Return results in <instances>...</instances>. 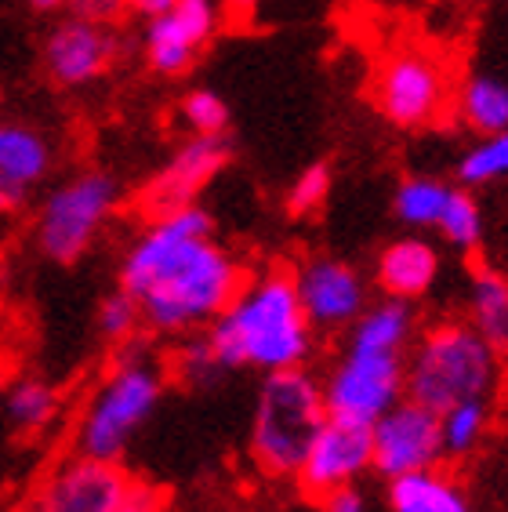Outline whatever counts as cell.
<instances>
[{"mask_svg": "<svg viewBox=\"0 0 508 512\" xmlns=\"http://www.w3.org/2000/svg\"><path fill=\"white\" fill-rule=\"evenodd\" d=\"M240 284L244 269L215 240V218L200 204L153 215L120 262V287L138 298L146 327L160 335L207 331Z\"/></svg>", "mask_w": 508, "mask_h": 512, "instance_id": "cell-1", "label": "cell"}, {"mask_svg": "<svg viewBox=\"0 0 508 512\" xmlns=\"http://www.w3.org/2000/svg\"><path fill=\"white\" fill-rule=\"evenodd\" d=\"M204 335L225 371L254 367L273 375L305 367L313 356L316 327L302 309L294 273L265 269L240 284L236 298L211 320Z\"/></svg>", "mask_w": 508, "mask_h": 512, "instance_id": "cell-2", "label": "cell"}, {"mask_svg": "<svg viewBox=\"0 0 508 512\" xmlns=\"http://www.w3.org/2000/svg\"><path fill=\"white\" fill-rule=\"evenodd\" d=\"M501 382V353L472 324H436L407 356V396L432 411L461 400H490Z\"/></svg>", "mask_w": 508, "mask_h": 512, "instance_id": "cell-3", "label": "cell"}, {"mask_svg": "<svg viewBox=\"0 0 508 512\" xmlns=\"http://www.w3.org/2000/svg\"><path fill=\"white\" fill-rule=\"evenodd\" d=\"M327 422L323 382L305 367L265 375L251 418V458L265 476L284 480L298 473L305 451Z\"/></svg>", "mask_w": 508, "mask_h": 512, "instance_id": "cell-4", "label": "cell"}, {"mask_svg": "<svg viewBox=\"0 0 508 512\" xmlns=\"http://www.w3.org/2000/svg\"><path fill=\"white\" fill-rule=\"evenodd\" d=\"M164 396V371L146 349H124L109 367L77 425V451L117 462Z\"/></svg>", "mask_w": 508, "mask_h": 512, "instance_id": "cell-5", "label": "cell"}, {"mask_svg": "<svg viewBox=\"0 0 508 512\" xmlns=\"http://www.w3.org/2000/svg\"><path fill=\"white\" fill-rule=\"evenodd\" d=\"M120 204V182L91 168L66 178L44 197L37 211V247L51 262H77Z\"/></svg>", "mask_w": 508, "mask_h": 512, "instance_id": "cell-6", "label": "cell"}, {"mask_svg": "<svg viewBox=\"0 0 508 512\" xmlns=\"http://www.w3.org/2000/svg\"><path fill=\"white\" fill-rule=\"evenodd\" d=\"M407 353H385L345 342L342 356L323 378V400L331 418L374 425L396 400L407 396Z\"/></svg>", "mask_w": 508, "mask_h": 512, "instance_id": "cell-7", "label": "cell"}, {"mask_svg": "<svg viewBox=\"0 0 508 512\" xmlns=\"http://www.w3.org/2000/svg\"><path fill=\"white\" fill-rule=\"evenodd\" d=\"M450 99L440 59L421 48H396L374 73V106L392 128L418 131L436 124Z\"/></svg>", "mask_w": 508, "mask_h": 512, "instance_id": "cell-8", "label": "cell"}, {"mask_svg": "<svg viewBox=\"0 0 508 512\" xmlns=\"http://www.w3.org/2000/svg\"><path fill=\"white\" fill-rule=\"evenodd\" d=\"M371 447L374 469L385 480L421 473V469H436L443 458L440 411L403 396L371 425Z\"/></svg>", "mask_w": 508, "mask_h": 512, "instance_id": "cell-9", "label": "cell"}, {"mask_svg": "<svg viewBox=\"0 0 508 512\" xmlns=\"http://www.w3.org/2000/svg\"><path fill=\"white\" fill-rule=\"evenodd\" d=\"M367 469H374L371 425L345 422V418L327 414V422L313 436L294 480L302 483V491L309 498H327L342 487H352Z\"/></svg>", "mask_w": 508, "mask_h": 512, "instance_id": "cell-10", "label": "cell"}, {"mask_svg": "<svg viewBox=\"0 0 508 512\" xmlns=\"http://www.w3.org/2000/svg\"><path fill=\"white\" fill-rule=\"evenodd\" d=\"M222 0H178L175 8L149 19L142 55L157 77H182L196 62V55L215 40L222 26Z\"/></svg>", "mask_w": 508, "mask_h": 512, "instance_id": "cell-11", "label": "cell"}, {"mask_svg": "<svg viewBox=\"0 0 508 512\" xmlns=\"http://www.w3.org/2000/svg\"><path fill=\"white\" fill-rule=\"evenodd\" d=\"M131 476L120 462L77 454L48 476L37 498V512H120Z\"/></svg>", "mask_w": 508, "mask_h": 512, "instance_id": "cell-12", "label": "cell"}, {"mask_svg": "<svg viewBox=\"0 0 508 512\" xmlns=\"http://www.w3.org/2000/svg\"><path fill=\"white\" fill-rule=\"evenodd\" d=\"M298 298L316 331H345L367 309V284L356 266L342 258H309L298 273Z\"/></svg>", "mask_w": 508, "mask_h": 512, "instance_id": "cell-13", "label": "cell"}, {"mask_svg": "<svg viewBox=\"0 0 508 512\" xmlns=\"http://www.w3.org/2000/svg\"><path fill=\"white\" fill-rule=\"evenodd\" d=\"M117 62V37L106 22L80 15L62 19L44 40V69L59 88H88Z\"/></svg>", "mask_w": 508, "mask_h": 512, "instance_id": "cell-14", "label": "cell"}, {"mask_svg": "<svg viewBox=\"0 0 508 512\" xmlns=\"http://www.w3.org/2000/svg\"><path fill=\"white\" fill-rule=\"evenodd\" d=\"M229 164V142L225 135H189L182 146L171 153L164 168L153 175L146 189V211L164 215L175 207L196 204L200 189Z\"/></svg>", "mask_w": 508, "mask_h": 512, "instance_id": "cell-15", "label": "cell"}, {"mask_svg": "<svg viewBox=\"0 0 508 512\" xmlns=\"http://www.w3.org/2000/svg\"><path fill=\"white\" fill-rule=\"evenodd\" d=\"M436 276H440V251L421 237L392 240L378 255V287L389 298L414 302L429 295Z\"/></svg>", "mask_w": 508, "mask_h": 512, "instance_id": "cell-16", "label": "cell"}, {"mask_svg": "<svg viewBox=\"0 0 508 512\" xmlns=\"http://www.w3.org/2000/svg\"><path fill=\"white\" fill-rule=\"evenodd\" d=\"M51 164H55V146L37 124L19 117L0 120V175L33 189L51 175Z\"/></svg>", "mask_w": 508, "mask_h": 512, "instance_id": "cell-17", "label": "cell"}, {"mask_svg": "<svg viewBox=\"0 0 508 512\" xmlns=\"http://www.w3.org/2000/svg\"><path fill=\"white\" fill-rule=\"evenodd\" d=\"M389 509L392 512H472L469 498L447 473L421 469L389 480Z\"/></svg>", "mask_w": 508, "mask_h": 512, "instance_id": "cell-18", "label": "cell"}, {"mask_svg": "<svg viewBox=\"0 0 508 512\" xmlns=\"http://www.w3.org/2000/svg\"><path fill=\"white\" fill-rule=\"evenodd\" d=\"M414 338V309L403 298H381L367 306L356 324L349 327L352 345H367V349H385V353H407Z\"/></svg>", "mask_w": 508, "mask_h": 512, "instance_id": "cell-19", "label": "cell"}, {"mask_svg": "<svg viewBox=\"0 0 508 512\" xmlns=\"http://www.w3.org/2000/svg\"><path fill=\"white\" fill-rule=\"evenodd\" d=\"M458 117L479 138L508 128V80L494 73H472L458 88Z\"/></svg>", "mask_w": 508, "mask_h": 512, "instance_id": "cell-20", "label": "cell"}, {"mask_svg": "<svg viewBox=\"0 0 508 512\" xmlns=\"http://www.w3.org/2000/svg\"><path fill=\"white\" fill-rule=\"evenodd\" d=\"M472 327L487 338L501 356L508 353V280L494 269H479L469 284Z\"/></svg>", "mask_w": 508, "mask_h": 512, "instance_id": "cell-21", "label": "cell"}, {"mask_svg": "<svg viewBox=\"0 0 508 512\" xmlns=\"http://www.w3.org/2000/svg\"><path fill=\"white\" fill-rule=\"evenodd\" d=\"M450 189L443 178L436 175H411L403 178L396 193H392V211L400 218L403 226L411 229H436L443 207L450 200Z\"/></svg>", "mask_w": 508, "mask_h": 512, "instance_id": "cell-22", "label": "cell"}, {"mask_svg": "<svg viewBox=\"0 0 508 512\" xmlns=\"http://www.w3.org/2000/svg\"><path fill=\"white\" fill-rule=\"evenodd\" d=\"M490 429V400H461L440 411V433H443V454L465 458L472 454Z\"/></svg>", "mask_w": 508, "mask_h": 512, "instance_id": "cell-23", "label": "cell"}, {"mask_svg": "<svg viewBox=\"0 0 508 512\" xmlns=\"http://www.w3.org/2000/svg\"><path fill=\"white\" fill-rule=\"evenodd\" d=\"M4 411H8L15 429L40 433L59 414V393H55V385L40 382V378H19L4 396Z\"/></svg>", "mask_w": 508, "mask_h": 512, "instance_id": "cell-24", "label": "cell"}, {"mask_svg": "<svg viewBox=\"0 0 508 512\" xmlns=\"http://www.w3.org/2000/svg\"><path fill=\"white\" fill-rule=\"evenodd\" d=\"M498 178H508V128L494 131V135H483L458 160L461 186H490Z\"/></svg>", "mask_w": 508, "mask_h": 512, "instance_id": "cell-25", "label": "cell"}, {"mask_svg": "<svg viewBox=\"0 0 508 512\" xmlns=\"http://www.w3.org/2000/svg\"><path fill=\"white\" fill-rule=\"evenodd\" d=\"M436 229H440V237L447 240L450 247H458V251L479 247V240H483V207L476 204L469 186L450 189V200H447V207H443Z\"/></svg>", "mask_w": 508, "mask_h": 512, "instance_id": "cell-26", "label": "cell"}, {"mask_svg": "<svg viewBox=\"0 0 508 512\" xmlns=\"http://www.w3.org/2000/svg\"><path fill=\"white\" fill-rule=\"evenodd\" d=\"M182 124L193 135H225L229 131V102L215 88H193L178 102Z\"/></svg>", "mask_w": 508, "mask_h": 512, "instance_id": "cell-27", "label": "cell"}, {"mask_svg": "<svg viewBox=\"0 0 508 512\" xmlns=\"http://www.w3.org/2000/svg\"><path fill=\"white\" fill-rule=\"evenodd\" d=\"M95 320H98V335L113 345L131 342L138 327L146 324V320H142V306H138V298L131 295V291H124V287L102 298Z\"/></svg>", "mask_w": 508, "mask_h": 512, "instance_id": "cell-28", "label": "cell"}, {"mask_svg": "<svg viewBox=\"0 0 508 512\" xmlns=\"http://www.w3.org/2000/svg\"><path fill=\"white\" fill-rule=\"evenodd\" d=\"M331 168L323 164V160H316V164H309V168H302L298 175H294L291 189H287V211H291L294 218L302 215H313V211H320L323 204H327V197H331Z\"/></svg>", "mask_w": 508, "mask_h": 512, "instance_id": "cell-29", "label": "cell"}, {"mask_svg": "<svg viewBox=\"0 0 508 512\" xmlns=\"http://www.w3.org/2000/svg\"><path fill=\"white\" fill-rule=\"evenodd\" d=\"M222 371L225 367L215 356V349H211V342H207V335L189 338L175 356V375L182 378L189 389H207V385H215Z\"/></svg>", "mask_w": 508, "mask_h": 512, "instance_id": "cell-30", "label": "cell"}, {"mask_svg": "<svg viewBox=\"0 0 508 512\" xmlns=\"http://www.w3.org/2000/svg\"><path fill=\"white\" fill-rule=\"evenodd\" d=\"M69 15H80V19H91V22H113L120 11L127 8V0H69L66 4Z\"/></svg>", "mask_w": 508, "mask_h": 512, "instance_id": "cell-31", "label": "cell"}, {"mask_svg": "<svg viewBox=\"0 0 508 512\" xmlns=\"http://www.w3.org/2000/svg\"><path fill=\"white\" fill-rule=\"evenodd\" d=\"M160 509H164V498H160L157 487L131 480V487H127V498H124V505H120V512H160Z\"/></svg>", "mask_w": 508, "mask_h": 512, "instance_id": "cell-32", "label": "cell"}, {"mask_svg": "<svg viewBox=\"0 0 508 512\" xmlns=\"http://www.w3.org/2000/svg\"><path fill=\"white\" fill-rule=\"evenodd\" d=\"M320 512H367V498L356 487H342V491L320 498Z\"/></svg>", "mask_w": 508, "mask_h": 512, "instance_id": "cell-33", "label": "cell"}, {"mask_svg": "<svg viewBox=\"0 0 508 512\" xmlns=\"http://www.w3.org/2000/svg\"><path fill=\"white\" fill-rule=\"evenodd\" d=\"M26 200H30V186H22V182H15V178L0 175V215H15V211H22Z\"/></svg>", "mask_w": 508, "mask_h": 512, "instance_id": "cell-34", "label": "cell"}, {"mask_svg": "<svg viewBox=\"0 0 508 512\" xmlns=\"http://www.w3.org/2000/svg\"><path fill=\"white\" fill-rule=\"evenodd\" d=\"M175 4L178 0H127V8L135 11V15H142V19H157V15L171 11Z\"/></svg>", "mask_w": 508, "mask_h": 512, "instance_id": "cell-35", "label": "cell"}, {"mask_svg": "<svg viewBox=\"0 0 508 512\" xmlns=\"http://www.w3.org/2000/svg\"><path fill=\"white\" fill-rule=\"evenodd\" d=\"M222 4H225V11H229V15H251L262 0H222Z\"/></svg>", "mask_w": 508, "mask_h": 512, "instance_id": "cell-36", "label": "cell"}, {"mask_svg": "<svg viewBox=\"0 0 508 512\" xmlns=\"http://www.w3.org/2000/svg\"><path fill=\"white\" fill-rule=\"evenodd\" d=\"M33 11H59V8H66L69 0H26Z\"/></svg>", "mask_w": 508, "mask_h": 512, "instance_id": "cell-37", "label": "cell"}]
</instances>
